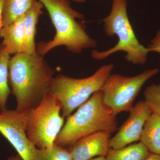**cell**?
Listing matches in <instances>:
<instances>
[{
  "instance_id": "obj_5",
  "label": "cell",
  "mask_w": 160,
  "mask_h": 160,
  "mask_svg": "<svg viewBox=\"0 0 160 160\" xmlns=\"http://www.w3.org/2000/svg\"><path fill=\"white\" fill-rule=\"evenodd\" d=\"M113 68L112 64H106L91 76L84 78H75L62 74L55 77L49 93L59 103L62 116L68 117L95 92L101 90Z\"/></svg>"
},
{
  "instance_id": "obj_24",
  "label": "cell",
  "mask_w": 160,
  "mask_h": 160,
  "mask_svg": "<svg viewBox=\"0 0 160 160\" xmlns=\"http://www.w3.org/2000/svg\"><path fill=\"white\" fill-rule=\"evenodd\" d=\"M72 1L76 2L82 3L85 2L86 0H72Z\"/></svg>"
},
{
  "instance_id": "obj_16",
  "label": "cell",
  "mask_w": 160,
  "mask_h": 160,
  "mask_svg": "<svg viewBox=\"0 0 160 160\" xmlns=\"http://www.w3.org/2000/svg\"><path fill=\"white\" fill-rule=\"evenodd\" d=\"M10 55L0 51V112L6 109L8 97L11 93L9 86V63Z\"/></svg>"
},
{
  "instance_id": "obj_3",
  "label": "cell",
  "mask_w": 160,
  "mask_h": 160,
  "mask_svg": "<svg viewBox=\"0 0 160 160\" xmlns=\"http://www.w3.org/2000/svg\"><path fill=\"white\" fill-rule=\"evenodd\" d=\"M67 118L54 142L67 149L89 135L99 132L112 134L117 130L116 116L103 102L101 90L95 92Z\"/></svg>"
},
{
  "instance_id": "obj_11",
  "label": "cell",
  "mask_w": 160,
  "mask_h": 160,
  "mask_svg": "<svg viewBox=\"0 0 160 160\" xmlns=\"http://www.w3.org/2000/svg\"><path fill=\"white\" fill-rule=\"evenodd\" d=\"M24 15L9 25L3 26L0 31V37L3 39L2 50L9 55L26 52Z\"/></svg>"
},
{
  "instance_id": "obj_10",
  "label": "cell",
  "mask_w": 160,
  "mask_h": 160,
  "mask_svg": "<svg viewBox=\"0 0 160 160\" xmlns=\"http://www.w3.org/2000/svg\"><path fill=\"white\" fill-rule=\"evenodd\" d=\"M111 133L99 132L80 139L68 148L73 160H89L106 157L109 148Z\"/></svg>"
},
{
  "instance_id": "obj_7",
  "label": "cell",
  "mask_w": 160,
  "mask_h": 160,
  "mask_svg": "<svg viewBox=\"0 0 160 160\" xmlns=\"http://www.w3.org/2000/svg\"><path fill=\"white\" fill-rule=\"evenodd\" d=\"M159 71L157 68L146 69L132 77L110 74L101 89L103 102L115 116L129 112L144 84Z\"/></svg>"
},
{
  "instance_id": "obj_8",
  "label": "cell",
  "mask_w": 160,
  "mask_h": 160,
  "mask_svg": "<svg viewBox=\"0 0 160 160\" xmlns=\"http://www.w3.org/2000/svg\"><path fill=\"white\" fill-rule=\"evenodd\" d=\"M28 112L7 109L0 112V132L17 152L23 160H37V148L26 134Z\"/></svg>"
},
{
  "instance_id": "obj_9",
  "label": "cell",
  "mask_w": 160,
  "mask_h": 160,
  "mask_svg": "<svg viewBox=\"0 0 160 160\" xmlns=\"http://www.w3.org/2000/svg\"><path fill=\"white\" fill-rule=\"evenodd\" d=\"M152 112L144 101L138 102L129 111V118L109 140V147L119 149L140 141L146 121Z\"/></svg>"
},
{
  "instance_id": "obj_6",
  "label": "cell",
  "mask_w": 160,
  "mask_h": 160,
  "mask_svg": "<svg viewBox=\"0 0 160 160\" xmlns=\"http://www.w3.org/2000/svg\"><path fill=\"white\" fill-rule=\"evenodd\" d=\"M62 108L54 97L48 93L37 107L28 112L26 130L29 140L38 149L49 148L62 129L64 118Z\"/></svg>"
},
{
  "instance_id": "obj_14",
  "label": "cell",
  "mask_w": 160,
  "mask_h": 160,
  "mask_svg": "<svg viewBox=\"0 0 160 160\" xmlns=\"http://www.w3.org/2000/svg\"><path fill=\"white\" fill-rule=\"evenodd\" d=\"M150 152L141 142L134 143L121 148H109L106 154V160H145Z\"/></svg>"
},
{
  "instance_id": "obj_22",
  "label": "cell",
  "mask_w": 160,
  "mask_h": 160,
  "mask_svg": "<svg viewBox=\"0 0 160 160\" xmlns=\"http://www.w3.org/2000/svg\"><path fill=\"white\" fill-rule=\"evenodd\" d=\"M6 160H23L22 158L17 154L15 155L11 156L7 159Z\"/></svg>"
},
{
  "instance_id": "obj_19",
  "label": "cell",
  "mask_w": 160,
  "mask_h": 160,
  "mask_svg": "<svg viewBox=\"0 0 160 160\" xmlns=\"http://www.w3.org/2000/svg\"><path fill=\"white\" fill-rule=\"evenodd\" d=\"M147 48L149 52H153L160 54V29L157 32Z\"/></svg>"
},
{
  "instance_id": "obj_15",
  "label": "cell",
  "mask_w": 160,
  "mask_h": 160,
  "mask_svg": "<svg viewBox=\"0 0 160 160\" xmlns=\"http://www.w3.org/2000/svg\"><path fill=\"white\" fill-rule=\"evenodd\" d=\"M35 0H3L2 25L7 26L22 16Z\"/></svg>"
},
{
  "instance_id": "obj_23",
  "label": "cell",
  "mask_w": 160,
  "mask_h": 160,
  "mask_svg": "<svg viewBox=\"0 0 160 160\" xmlns=\"http://www.w3.org/2000/svg\"><path fill=\"white\" fill-rule=\"evenodd\" d=\"M89 160H106L105 157H97L94 158H92Z\"/></svg>"
},
{
  "instance_id": "obj_21",
  "label": "cell",
  "mask_w": 160,
  "mask_h": 160,
  "mask_svg": "<svg viewBox=\"0 0 160 160\" xmlns=\"http://www.w3.org/2000/svg\"><path fill=\"white\" fill-rule=\"evenodd\" d=\"M3 0H0V31L3 27L2 9Z\"/></svg>"
},
{
  "instance_id": "obj_1",
  "label": "cell",
  "mask_w": 160,
  "mask_h": 160,
  "mask_svg": "<svg viewBox=\"0 0 160 160\" xmlns=\"http://www.w3.org/2000/svg\"><path fill=\"white\" fill-rule=\"evenodd\" d=\"M54 70L37 52L17 53L10 58L9 77L17 110L28 112L37 107L49 93Z\"/></svg>"
},
{
  "instance_id": "obj_18",
  "label": "cell",
  "mask_w": 160,
  "mask_h": 160,
  "mask_svg": "<svg viewBox=\"0 0 160 160\" xmlns=\"http://www.w3.org/2000/svg\"><path fill=\"white\" fill-rule=\"evenodd\" d=\"M145 103L152 112L160 117V82L152 83L144 91Z\"/></svg>"
},
{
  "instance_id": "obj_20",
  "label": "cell",
  "mask_w": 160,
  "mask_h": 160,
  "mask_svg": "<svg viewBox=\"0 0 160 160\" xmlns=\"http://www.w3.org/2000/svg\"><path fill=\"white\" fill-rule=\"evenodd\" d=\"M145 160H160V155L150 152Z\"/></svg>"
},
{
  "instance_id": "obj_12",
  "label": "cell",
  "mask_w": 160,
  "mask_h": 160,
  "mask_svg": "<svg viewBox=\"0 0 160 160\" xmlns=\"http://www.w3.org/2000/svg\"><path fill=\"white\" fill-rule=\"evenodd\" d=\"M44 5L39 0H35L24 15V29L26 37L25 53L32 54L36 52L35 42L36 26L40 16L43 13Z\"/></svg>"
},
{
  "instance_id": "obj_4",
  "label": "cell",
  "mask_w": 160,
  "mask_h": 160,
  "mask_svg": "<svg viewBox=\"0 0 160 160\" xmlns=\"http://www.w3.org/2000/svg\"><path fill=\"white\" fill-rule=\"evenodd\" d=\"M127 7V0H112L110 13L102 22L106 35L117 36L118 41L114 47L108 50H92V58L102 61L117 52L122 51L126 53L124 58L129 62L134 65L146 64L149 52L136 37L128 17Z\"/></svg>"
},
{
  "instance_id": "obj_17",
  "label": "cell",
  "mask_w": 160,
  "mask_h": 160,
  "mask_svg": "<svg viewBox=\"0 0 160 160\" xmlns=\"http://www.w3.org/2000/svg\"><path fill=\"white\" fill-rule=\"evenodd\" d=\"M37 160H73L67 148L54 144L52 147L37 149Z\"/></svg>"
},
{
  "instance_id": "obj_13",
  "label": "cell",
  "mask_w": 160,
  "mask_h": 160,
  "mask_svg": "<svg viewBox=\"0 0 160 160\" xmlns=\"http://www.w3.org/2000/svg\"><path fill=\"white\" fill-rule=\"evenodd\" d=\"M150 153L160 155V117L155 113L146 121L140 138Z\"/></svg>"
},
{
  "instance_id": "obj_2",
  "label": "cell",
  "mask_w": 160,
  "mask_h": 160,
  "mask_svg": "<svg viewBox=\"0 0 160 160\" xmlns=\"http://www.w3.org/2000/svg\"><path fill=\"white\" fill-rule=\"evenodd\" d=\"M47 10L56 30L52 40L40 42L36 51L44 56L56 47L63 46L72 53H80L97 47L96 40L89 36L83 22L84 15L71 7L69 0H39Z\"/></svg>"
}]
</instances>
